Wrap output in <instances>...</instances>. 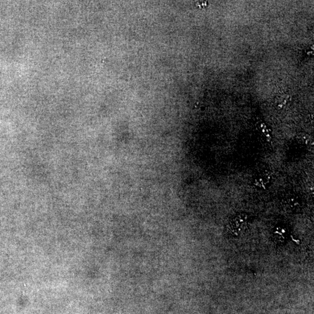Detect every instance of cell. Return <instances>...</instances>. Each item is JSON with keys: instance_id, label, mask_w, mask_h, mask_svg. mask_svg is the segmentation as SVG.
Segmentation results:
<instances>
[{"instance_id": "6da1fadb", "label": "cell", "mask_w": 314, "mask_h": 314, "mask_svg": "<svg viewBox=\"0 0 314 314\" xmlns=\"http://www.w3.org/2000/svg\"><path fill=\"white\" fill-rule=\"evenodd\" d=\"M247 223L248 218L246 215H238L229 222L228 226L229 232L233 237H238L246 230Z\"/></svg>"}, {"instance_id": "7a4b0ae2", "label": "cell", "mask_w": 314, "mask_h": 314, "mask_svg": "<svg viewBox=\"0 0 314 314\" xmlns=\"http://www.w3.org/2000/svg\"><path fill=\"white\" fill-rule=\"evenodd\" d=\"M275 237L276 239H278V241H284L285 234H286V232H285L284 229L282 228H278V230H276L275 232Z\"/></svg>"}]
</instances>
